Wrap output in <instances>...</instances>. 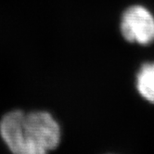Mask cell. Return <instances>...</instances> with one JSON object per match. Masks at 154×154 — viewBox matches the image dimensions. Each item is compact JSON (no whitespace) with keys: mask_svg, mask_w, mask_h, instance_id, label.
I'll return each mask as SVG.
<instances>
[{"mask_svg":"<svg viewBox=\"0 0 154 154\" xmlns=\"http://www.w3.org/2000/svg\"><path fill=\"white\" fill-rule=\"evenodd\" d=\"M121 32L128 42L147 45L154 40V17L142 6L130 7L123 14Z\"/></svg>","mask_w":154,"mask_h":154,"instance_id":"cell-2","label":"cell"},{"mask_svg":"<svg viewBox=\"0 0 154 154\" xmlns=\"http://www.w3.org/2000/svg\"><path fill=\"white\" fill-rule=\"evenodd\" d=\"M137 87L145 100L154 103V62L146 63L140 68L137 77Z\"/></svg>","mask_w":154,"mask_h":154,"instance_id":"cell-3","label":"cell"},{"mask_svg":"<svg viewBox=\"0 0 154 154\" xmlns=\"http://www.w3.org/2000/svg\"><path fill=\"white\" fill-rule=\"evenodd\" d=\"M0 135L16 154H44L56 149L60 128L47 112L13 111L0 121Z\"/></svg>","mask_w":154,"mask_h":154,"instance_id":"cell-1","label":"cell"}]
</instances>
